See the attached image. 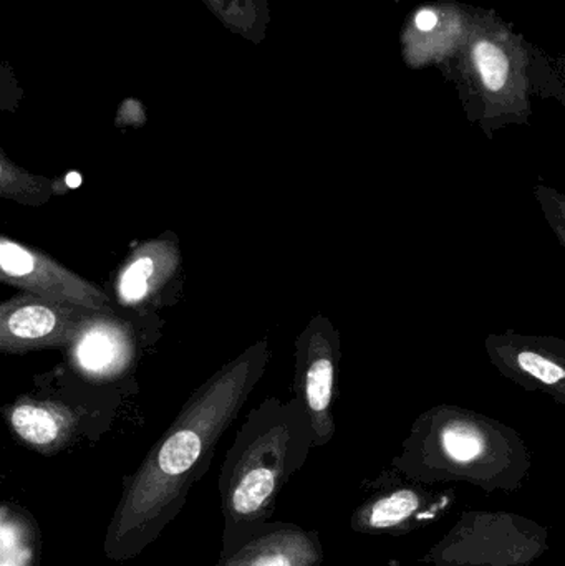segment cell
Wrapping results in <instances>:
<instances>
[{
    "instance_id": "cell-1",
    "label": "cell",
    "mask_w": 565,
    "mask_h": 566,
    "mask_svg": "<svg viewBox=\"0 0 565 566\" xmlns=\"http://www.w3.org/2000/svg\"><path fill=\"white\" fill-rule=\"evenodd\" d=\"M269 361L271 346L261 338L189 396L142 464L123 479L103 541L108 560L138 557L181 514L189 492L205 478L219 441L238 419Z\"/></svg>"
},
{
    "instance_id": "cell-2",
    "label": "cell",
    "mask_w": 565,
    "mask_h": 566,
    "mask_svg": "<svg viewBox=\"0 0 565 566\" xmlns=\"http://www.w3.org/2000/svg\"><path fill=\"white\" fill-rule=\"evenodd\" d=\"M314 429L297 398H271L245 416L219 472L222 547L229 555L271 522L287 482L304 468Z\"/></svg>"
},
{
    "instance_id": "cell-3",
    "label": "cell",
    "mask_w": 565,
    "mask_h": 566,
    "mask_svg": "<svg viewBox=\"0 0 565 566\" xmlns=\"http://www.w3.org/2000/svg\"><path fill=\"white\" fill-rule=\"evenodd\" d=\"M533 455L523 436L500 419L440 402L417 416L391 468L427 485L463 482L486 494L523 489Z\"/></svg>"
},
{
    "instance_id": "cell-4",
    "label": "cell",
    "mask_w": 565,
    "mask_h": 566,
    "mask_svg": "<svg viewBox=\"0 0 565 566\" xmlns=\"http://www.w3.org/2000/svg\"><path fill=\"white\" fill-rule=\"evenodd\" d=\"M550 551V528L513 512L470 511L430 548V566H533Z\"/></svg>"
},
{
    "instance_id": "cell-5",
    "label": "cell",
    "mask_w": 565,
    "mask_h": 566,
    "mask_svg": "<svg viewBox=\"0 0 565 566\" xmlns=\"http://www.w3.org/2000/svg\"><path fill=\"white\" fill-rule=\"evenodd\" d=\"M368 495L355 509L350 528L362 535L404 537L443 518L457 494L411 481L390 468L368 482Z\"/></svg>"
},
{
    "instance_id": "cell-6",
    "label": "cell",
    "mask_w": 565,
    "mask_h": 566,
    "mask_svg": "<svg viewBox=\"0 0 565 566\" xmlns=\"http://www.w3.org/2000/svg\"><path fill=\"white\" fill-rule=\"evenodd\" d=\"M341 333L325 315L312 316L299 333L294 352V396L304 405L315 449L334 439V402L341 365Z\"/></svg>"
},
{
    "instance_id": "cell-7",
    "label": "cell",
    "mask_w": 565,
    "mask_h": 566,
    "mask_svg": "<svg viewBox=\"0 0 565 566\" xmlns=\"http://www.w3.org/2000/svg\"><path fill=\"white\" fill-rule=\"evenodd\" d=\"M95 310L22 292L0 305V352L66 348Z\"/></svg>"
},
{
    "instance_id": "cell-8",
    "label": "cell",
    "mask_w": 565,
    "mask_h": 566,
    "mask_svg": "<svg viewBox=\"0 0 565 566\" xmlns=\"http://www.w3.org/2000/svg\"><path fill=\"white\" fill-rule=\"evenodd\" d=\"M0 281L56 302L95 312H115L112 298L96 283L63 268L45 252L7 235L0 238Z\"/></svg>"
},
{
    "instance_id": "cell-9",
    "label": "cell",
    "mask_w": 565,
    "mask_h": 566,
    "mask_svg": "<svg viewBox=\"0 0 565 566\" xmlns=\"http://www.w3.org/2000/svg\"><path fill=\"white\" fill-rule=\"evenodd\" d=\"M484 352L498 373L524 391L543 392L556 405H565L564 338L506 329L488 335Z\"/></svg>"
},
{
    "instance_id": "cell-10",
    "label": "cell",
    "mask_w": 565,
    "mask_h": 566,
    "mask_svg": "<svg viewBox=\"0 0 565 566\" xmlns=\"http://www.w3.org/2000/svg\"><path fill=\"white\" fill-rule=\"evenodd\" d=\"M12 438L29 451L52 458L86 436L103 431L102 419L60 399L19 396L2 408Z\"/></svg>"
},
{
    "instance_id": "cell-11",
    "label": "cell",
    "mask_w": 565,
    "mask_h": 566,
    "mask_svg": "<svg viewBox=\"0 0 565 566\" xmlns=\"http://www.w3.org/2000/svg\"><path fill=\"white\" fill-rule=\"evenodd\" d=\"M65 349L76 375L103 385L132 371L138 348L132 323L116 312H93Z\"/></svg>"
},
{
    "instance_id": "cell-12",
    "label": "cell",
    "mask_w": 565,
    "mask_h": 566,
    "mask_svg": "<svg viewBox=\"0 0 565 566\" xmlns=\"http://www.w3.org/2000/svg\"><path fill=\"white\" fill-rule=\"evenodd\" d=\"M181 249L172 232L148 239L132 249L113 279V298L123 310L151 303L178 274Z\"/></svg>"
},
{
    "instance_id": "cell-13",
    "label": "cell",
    "mask_w": 565,
    "mask_h": 566,
    "mask_svg": "<svg viewBox=\"0 0 565 566\" xmlns=\"http://www.w3.org/2000/svg\"><path fill=\"white\" fill-rule=\"evenodd\" d=\"M321 534L289 522H269L232 554L212 566H322Z\"/></svg>"
},
{
    "instance_id": "cell-14",
    "label": "cell",
    "mask_w": 565,
    "mask_h": 566,
    "mask_svg": "<svg viewBox=\"0 0 565 566\" xmlns=\"http://www.w3.org/2000/svg\"><path fill=\"white\" fill-rule=\"evenodd\" d=\"M42 528L35 515L15 501L0 507V566H40Z\"/></svg>"
},
{
    "instance_id": "cell-15",
    "label": "cell",
    "mask_w": 565,
    "mask_h": 566,
    "mask_svg": "<svg viewBox=\"0 0 565 566\" xmlns=\"http://www.w3.org/2000/svg\"><path fill=\"white\" fill-rule=\"evenodd\" d=\"M222 25L249 42L261 43L268 32L269 7L265 0H202Z\"/></svg>"
},
{
    "instance_id": "cell-16",
    "label": "cell",
    "mask_w": 565,
    "mask_h": 566,
    "mask_svg": "<svg viewBox=\"0 0 565 566\" xmlns=\"http://www.w3.org/2000/svg\"><path fill=\"white\" fill-rule=\"evenodd\" d=\"M56 195V181L45 176L32 175L0 151V196L22 206L46 205Z\"/></svg>"
},
{
    "instance_id": "cell-17",
    "label": "cell",
    "mask_w": 565,
    "mask_h": 566,
    "mask_svg": "<svg viewBox=\"0 0 565 566\" xmlns=\"http://www.w3.org/2000/svg\"><path fill=\"white\" fill-rule=\"evenodd\" d=\"M473 59L484 88L491 93L503 92L510 80V59L504 50L490 40H480L473 46Z\"/></svg>"
},
{
    "instance_id": "cell-18",
    "label": "cell",
    "mask_w": 565,
    "mask_h": 566,
    "mask_svg": "<svg viewBox=\"0 0 565 566\" xmlns=\"http://www.w3.org/2000/svg\"><path fill=\"white\" fill-rule=\"evenodd\" d=\"M533 192L551 231L565 251V192L557 191L556 188H551L543 182L534 186Z\"/></svg>"
},
{
    "instance_id": "cell-19",
    "label": "cell",
    "mask_w": 565,
    "mask_h": 566,
    "mask_svg": "<svg viewBox=\"0 0 565 566\" xmlns=\"http://www.w3.org/2000/svg\"><path fill=\"white\" fill-rule=\"evenodd\" d=\"M145 122L146 113L138 99H125L119 105L116 126H142Z\"/></svg>"
},
{
    "instance_id": "cell-20",
    "label": "cell",
    "mask_w": 565,
    "mask_h": 566,
    "mask_svg": "<svg viewBox=\"0 0 565 566\" xmlns=\"http://www.w3.org/2000/svg\"><path fill=\"white\" fill-rule=\"evenodd\" d=\"M438 17L435 13V10L423 9L417 13L415 17V23H417V29L421 30V32H431L437 25Z\"/></svg>"
}]
</instances>
